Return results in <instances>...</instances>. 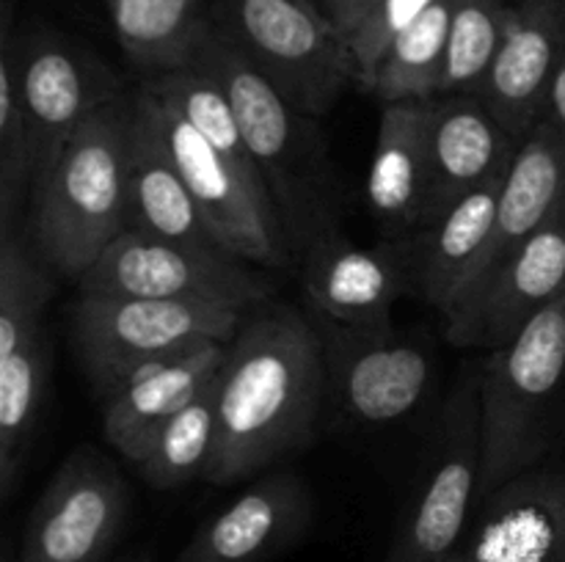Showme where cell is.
<instances>
[{"label":"cell","mask_w":565,"mask_h":562,"mask_svg":"<svg viewBox=\"0 0 565 562\" xmlns=\"http://www.w3.org/2000/svg\"><path fill=\"white\" fill-rule=\"evenodd\" d=\"M226 350L230 342H202L130 375L103 397V435L108 444L136 466L158 430L218 378Z\"/></svg>","instance_id":"obj_20"},{"label":"cell","mask_w":565,"mask_h":562,"mask_svg":"<svg viewBox=\"0 0 565 562\" xmlns=\"http://www.w3.org/2000/svg\"><path fill=\"white\" fill-rule=\"evenodd\" d=\"M452 0H436L392 42L373 75L362 83L381 105L439 97L450 42Z\"/></svg>","instance_id":"obj_25"},{"label":"cell","mask_w":565,"mask_h":562,"mask_svg":"<svg viewBox=\"0 0 565 562\" xmlns=\"http://www.w3.org/2000/svg\"><path fill=\"white\" fill-rule=\"evenodd\" d=\"M312 510V490L298 474L270 472L207 518L177 562H268L303 538Z\"/></svg>","instance_id":"obj_17"},{"label":"cell","mask_w":565,"mask_h":562,"mask_svg":"<svg viewBox=\"0 0 565 562\" xmlns=\"http://www.w3.org/2000/svg\"><path fill=\"white\" fill-rule=\"evenodd\" d=\"M367 202L392 237H412L428 226L430 99L384 105L367 174Z\"/></svg>","instance_id":"obj_21"},{"label":"cell","mask_w":565,"mask_h":562,"mask_svg":"<svg viewBox=\"0 0 565 562\" xmlns=\"http://www.w3.org/2000/svg\"><path fill=\"white\" fill-rule=\"evenodd\" d=\"M326 380L320 331L298 309L268 306L243 320L215 378L218 428L204 479L241 483L307 444Z\"/></svg>","instance_id":"obj_1"},{"label":"cell","mask_w":565,"mask_h":562,"mask_svg":"<svg viewBox=\"0 0 565 562\" xmlns=\"http://www.w3.org/2000/svg\"><path fill=\"white\" fill-rule=\"evenodd\" d=\"M33 132L20 83V53L11 3L0 25V226L17 224V207L33 185Z\"/></svg>","instance_id":"obj_26"},{"label":"cell","mask_w":565,"mask_h":562,"mask_svg":"<svg viewBox=\"0 0 565 562\" xmlns=\"http://www.w3.org/2000/svg\"><path fill=\"white\" fill-rule=\"evenodd\" d=\"M88 295L207 301L248 312L263 306L270 284L246 268V259L226 251H199L127 229L77 279Z\"/></svg>","instance_id":"obj_10"},{"label":"cell","mask_w":565,"mask_h":562,"mask_svg":"<svg viewBox=\"0 0 565 562\" xmlns=\"http://www.w3.org/2000/svg\"><path fill=\"white\" fill-rule=\"evenodd\" d=\"M513 11L508 0H452L450 42L439 97L480 94L502 47Z\"/></svg>","instance_id":"obj_28"},{"label":"cell","mask_w":565,"mask_h":562,"mask_svg":"<svg viewBox=\"0 0 565 562\" xmlns=\"http://www.w3.org/2000/svg\"><path fill=\"white\" fill-rule=\"evenodd\" d=\"M116 562H152V556H149V554H132V556H125V560H116Z\"/></svg>","instance_id":"obj_32"},{"label":"cell","mask_w":565,"mask_h":562,"mask_svg":"<svg viewBox=\"0 0 565 562\" xmlns=\"http://www.w3.org/2000/svg\"><path fill=\"white\" fill-rule=\"evenodd\" d=\"M439 562H458V554H450L447 560H439Z\"/></svg>","instance_id":"obj_33"},{"label":"cell","mask_w":565,"mask_h":562,"mask_svg":"<svg viewBox=\"0 0 565 562\" xmlns=\"http://www.w3.org/2000/svg\"><path fill=\"white\" fill-rule=\"evenodd\" d=\"M132 94L152 119L171 163L226 251L265 268L290 264L296 253L263 176L232 163L202 132L193 130L174 105L149 91L143 83H138Z\"/></svg>","instance_id":"obj_8"},{"label":"cell","mask_w":565,"mask_h":562,"mask_svg":"<svg viewBox=\"0 0 565 562\" xmlns=\"http://www.w3.org/2000/svg\"><path fill=\"white\" fill-rule=\"evenodd\" d=\"M326 372L348 417L381 428L406 419L430 389V358L392 331H362L318 314Z\"/></svg>","instance_id":"obj_14"},{"label":"cell","mask_w":565,"mask_h":562,"mask_svg":"<svg viewBox=\"0 0 565 562\" xmlns=\"http://www.w3.org/2000/svg\"><path fill=\"white\" fill-rule=\"evenodd\" d=\"M436 0H379L375 9L370 11L367 20L356 28L348 42H351L353 58H356V83L362 86L370 75L375 72V66L381 64V58L386 55V50L392 47L397 36L417 20L419 14L434 6Z\"/></svg>","instance_id":"obj_29"},{"label":"cell","mask_w":565,"mask_h":562,"mask_svg":"<svg viewBox=\"0 0 565 562\" xmlns=\"http://www.w3.org/2000/svg\"><path fill=\"white\" fill-rule=\"evenodd\" d=\"M544 121H550L555 130H561L565 136V50L563 58L557 64L555 80H552V91H550V105H546V116Z\"/></svg>","instance_id":"obj_31"},{"label":"cell","mask_w":565,"mask_h":562,"mask_svg":"<svg viewBox=\"0 0 565 562\" xmlns=\"http://www.w3.org/2000/svg\"><path fill=\"white\" fill-rule=\"evenodd\" d=\"M121 53L143 75L188 66L210 31V0H105Z\"/></svg>","instance_id":"obj_24"},{"label":"cell","mask_w":565,"mask_h":562,"mask_svg":"<svg viewBox=\"0 0 565 562\" xmlns=\"http://www.w3.org/2000/svg\"><path fill=\"white\" fill-rule=\"evenodd\" d=\"M480 474V369L469 367L447 397L423 488L397 527L386 562H439L456 554L478 507Z\"/></svg>","instance_id":"obj_9"},{"label":"cell","mask_w":565,"mask_h":562,"mask_svg":"<svg viewBox=\"0 0 565 562\" xmlns=\"http://www.w3.org/2000/svg\"><path fill=\"white\" fill-rule=\"evenodd\" d=\"M563 292L565 202L524 246L445 314L447 339L456 347L497 350Z\"/></svg>","instance_id":"obj_13"},{"label":"cell","mask_w":565,"mask_h":562,"mask_svg":"<svg viewBox=\"0 0 565 562\" xmlns=\"http://www.w3.org/2000/svg\"><path fill=\"white\" fill-rule=\"evenodd\" d=\"M565 378V292L480 367V499L544 461L546 419ZM478 499V501H480Z\"/></svg>","instance_id":"obj_4"},{"label":"cell","mask_w":565,"mask_h":562,"mask_svg":"<svg viewBox=\"0 0 565 562\" xmlns=\"http://www.w3.org/2000/svg\"><path fill=\"white\" fill-rule=\"evenodd\" d=\"M210 28L303 116H326L356 83L351 42L312 0H210Z\"/></svg>","instance_id":"obj_5"},{"label":"cell","mask_w":565,"mask_h":562,"mask_svg":"<svg viewBox=\"0 0 565 562\" xmlns=\"http://www.w3.org/2000/svg\"><path fill=\"white\" fill-rule=\"evenodd\" d=\"M130 229L199 251H226L136 94H130Z\"/></svg>","instance_id":"obj_22"},{"label":"cell","mask_w":565,"mask_h":562,"mask_svg":"<svg viewBox=\"0 0 565 562\" xmlns=\"http://www.w3.org/2000/svg\"><path fill=\"white\" fill-rule=\"evenodd\" d=\"M17 53L36 176L58 149L99 108L121 97V91L103 61L50 28L17 33Z\"/></svg>","instance_id":"obj_12"},{"label":"cell","mask_w":565,"mask_h":562,"mask_svg":"<svg viewBox=\"0 0 565 562\" xmlns=\"http://www.w3.org/2000/svg\"><path fill=\"white\" fill-rule=\"evenodd\" d=\"M508 180V176H505ZM505 180L478 187L452 204L434 226L412 235L414 290L434 309L447 314L475 279L489 237L494 231L497 204Z\"/></svg>","instance_id":"obj_23"},{"label":"cell","mask_w":565,"mask_h":562,"mask_svg":"<svg viewBox=\"0 0 565 562\" xmlns=\"http://www.w3.org/2000/svg\"><path fill=\"white\" fill-rule=\"evenodd\" d=\"M130 512V488L94 446L61 461L33 505L17 562H105Z\"/></svg>","instance_id":"obj_11"},{"label":"cell","mask_w":565,"mask_h":562,"mask_svg":"<svg viewBox=\"0 0 565 562\" xmlns=\"http://www.w3.org/2000/svg\"><path fill=\"white\" fill-rule=\"evenodd\" d=\"M301 270L315 312L351 328L392 331V306L414 287L412 240L364 248L334 229L301 253Z\"/></svg>","instance_id":"obj_15"},{"label":"cell","mask_w":565,"mask_h":562,"mask_svg":"<svg viewBox=\"0 0 565 562\" xmlns=\"http://www.w3.org/2000/svg\"><path fill=\"white\" fill-rule=\"evenodd\" d=\"M36 253L81 279L130 229V94L99 108L33 176Z\"/></svg>","instance_id":"obj_3"},{"label":"cell","mask_w":565,"mask_h":562,"mask_svg":"<svg viewBox=\"0 0 565 562\" xmlns=\"http://www.w3.org/2000/svg\"><path fill=\"white\" fill-rule=\"evenodd\" d=\"M458 562H565V468L539 466L478 501Z\"/></svg>","instance_id":"obj_16"},{"label":"cell","mask_w":565,"mask_h":562,"mask_svg":"<svg viewBox=\"0 0 565 562\" xmlns=\"http://www.w3.org/2000/svg\"><path fill=\"white\" fill-rule=\"evenodd\" d=\"M17 224L0 226V499L20 483L50 391L44 306L53 281Z\"/></svg>","instance_id":"obj_7"},{"label":"cell","mask_w":565,"mask_h":562,"mask_svg":"<svg viewBox=\"0 0 565 562\" xmlns=\"http://www.w3.org/2000/svg\"><path fill=\"white\" fill-rule=\"evenodd\" d=\"M213 77L235 108L248 154L274 198L292 253L337 229V180L323 132L292 108L213 28L188 61Z\"/></svg>","instance_id":"obj_2"},{"label":"cell","mask_w":565,"mask_h":562,"mask_svg":"<svg viewBox=\"0 0 565 562\" xmlns=\"http://www.w3.org/2000/svg\"><path fill=\"white\" fill-rule=\"evenodd\" d=\"M375 3L379 0H323V9L334 20V25L351 39L356 28L367 20L370 11L375 9Z\"/></svg>","instance_id":"obj_30"},{"label":"cell","mask_w":565,"mask_h":562,"mask_svg":"<svg viewBox=\"0 0 565 562\" xmlns=\"http://www.w3.org/2000/svg\"><path fill=\"white\" fill-rule=\"evenodd\" d=\"M565 50V0H522L478 97L516 138L544 121Z\"/></svg>","instance_id":"obj_19"},{"label":"cell","mask_w":565,"mask_h":562,"mask_svg":"<svg viewBox=\"0 0 565 562\" xmlns=\"http://www.w3.org/2000/svg\"><path fill=\"white\" fill-rule=\"evenodd\" d=\"M243 320V309L221 303L81 292L72 309V336L94 391L108 397L147 364L202 342H232Z\"/></svg>","instance_id":"obj_6"},{"label":"cell","mask_w":565,"mask_h":562,"mask_svg":"<svg viewBox=\"0 0 565 562\" xmlns=\"http://www.w3.org/2000/svg\"><path fill=\"white\" fill-rule=\"evenodd\" d=\"M522 143L478 94L430 99L428 226L472 191L505 180Z\"/></svg>","instance_id":"obj_18"},{"label":"cell","mask_w":565,"mask_h":562,"mask_svg":"<svg viewBox=\"0 0 565 562\" xmlns=\"http://www.w3.org/2000/svg\"><path fill=\"white\" fill-rule=\"evenodd\" d=\"M215 428H218V411H215L213 380L196 400L188 402L158 430L136 468L158 490H174L193 479H204L213 457Z\"/></svg>","instance_id":"obj_27"}]
</instances>
